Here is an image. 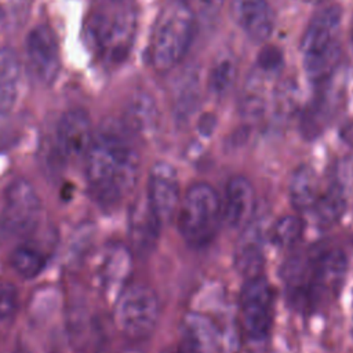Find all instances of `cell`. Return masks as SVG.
I'll return each mask as SVG.
<instances>
[{
    "label": "cell",
    "instance_id": "6da1fadb",
    "mask_svg": "<svg viewBox=\"0 0 353 353\" xmlns=\"http://www.w3.org/2000/svg\"><path fill=\"white\" fill-rule=\"evenodd\" d=\"M346 269L345 252L330 244H316L292 254L281 270L288 302L302 313L323 307L339 291Z\"/></svg>",
    "mask_w": 353,
    "mask_h": 353
},
{
    "label": "cell",
    "instance_id": "7a4b0ae2",
    "mask_svg": "<svg viewBox=\"0 0 353 353\" xmlns=\"http://www.w3.org/2000/svg\"><path fill=\"white\" fill-rule=\"evenodd\" d=\"M141 157L131 139L116 130L94 134L85 154L87 182L92 197L103 207H114L137 186Z\"/></svg>",
    "mask_w": 353,
    "mask_h": 353
},
{
    "label": "cell",
    "instance_id": "3957f363",
    "mask_svg": "<svg viewBox=\"0 0 353 353\" xmlns=\"http://www.w3.org/2000/svg\"><path fill=\"white\" fill-rule=\"evenodd\" d=\"M196 33V11L185 0L165 4L152 29L148 59L153 70L167 73L188 54Z\"/></svg>",
    "mask_w": 353,
    "mask_h": 353
},
{
    "label": "cell",
    "instance_id": "277c9868",
    "mask_svg": "<svg viewBox=\"0 0 353 353\" xmlns=\"http://www.w3.org/2000/svg\"><path fill=\"white\" fill-rule=\"evenodd\" d=\"M342 8L331 4L317 11L309 21L302 40L301 54L303 70L313 84H323L330 80L341 61V32Z\"/></svg>",
    "mask_w": 353,
    "mask_h": 353
},
{
    "label": "cell",
    "instance_id": "5b68a950",
    "mask_svg": "<svg viewBox=\"0 0 353 353\" xmlns=\"http://www.w3.org/2000/svg\"><path fill=\"white\" fill-rule=\"evenodd\" d=\"M137 28V10L128 0H109L101 4L88 23L90 37L98 57L112 66L128 58Z\"/></svg>",
    "mask_w": 353,
    "mask_h": 353
},
{
    "label": "cell",
    "instance_id": "8992f818",
    "mask_svg": "<svg viewBox=\"0 0 353 353\" xmlns=\"http://www.w3.org/2000/svg\"><path fill=\"white\" fill-rule=\"evenodd\" d=\"M222 221V200L207 182L188 188L178 205V230L193 248L210 244Z\"/></svg>",
    "mask_w": 353,
    "mask_h": 353
},
{
    "label": "cell",
    "instance_id": "52a82bcc",
    "mask_svg": "<svg viewBox=\"0 0 353 353\" xmlns=\"http://www.w3.org/2000/svg\"><path fill=\"white\" fill-rule=\"evenodd\" d=\"M41 200L25 178L11 179L0 194V239H26L39 226Z\"/></svg>",
    "mask_w": 353,
    "mask_h": 353
},
{
    "label": "cell",
    "instance_id": "ba28073f",
    "mask_svg": "<svg viewBox=\"0 0 353 353\" xmlns=\"http://www.w3.org/2000/svg\"><path fill=\"white\" fill-rule=\"evenodd\" d=\"M160 317V302L156 292L145 284L125 285L114 299L113 321L127 338H149Z\"/></svg>",
    "mask_w": 353,
    "mask_h": 353
},
{
    "label": "cell",
    "instance_id": "9c48e42d",
    "mask_svg": "<svg viewBox=\"0 0 353 353\" xmlns=\"http://www.w3.org/2000/svg\"><path fill=\"white\" fill-rule=\"evenodd\" d=\"M274 294L265 276L245 279L239 298V321L252 342L265 341L272 330Z\"/></svg>",
    "mask_w": 353,
    "mask_h": 353
},
{
    "label": "cell",
    "instance_id": "30bf717a",
    "mask_svg": "<svg viewBox=\"0 0 353 353\" xmlns=\"http://www.w3.org/2000/svg\"><path fill=\"white\" fill-rule=\"evenodd\" d=\"M352 179V164L349 160H343L335 165L327 181H323L319 197L309 212L317 226L331 228L343 216L349 205Z\"/></svg>",
    "mask_w": 353,
    "mask_h": 353
},
{
    "label": "cell",
    "instance_id": "8fae6325",
    "mask_svg": "<svg viewBox=\"0 0 353 353\" xmlns=\"http://www.w3.org/2000/svg\"><path fill=\"white\" fill-rule=\"evenodd\" d=\"M25 51L34 77L43 84H51L61 68L59 46L54 30L44 23L34 26L28 33Z\"/></svg>",
    "mask_w": 353,
    "mask_h": 353
},
{
    "label": "cell",
    "instance_id": "7c38bea8",
    "mask_svg": "<svg viewBox=\"0 0 353 353\" xmlns=\"http://www.w3.org/2000/svg\"><path fill=\"white\" fill-rule=\"evenodd\" d=\"M90 116L83 109H70L58 120L55 128V153L61 160L85 157L92 142Z\"/></svg>",
    "mask_w": 353,
    "mask_h": 353
},
{
    "label": "cell",
    "instance_id": "4fadbf2b",
    "mask_svg": "<svg viewBox=\"0 0 353 353\" xmlns=\"http://www.w3.org/2000/svg\"><path fill=\"white\" fill-rule=\"evenodd\" d=\"M131 251L123 244H109L98 254L94 266L97 288L106 296L116 299L127 285L131 273Z\"/></svg>",
    "mask_w": 353,
    "mask_h": 353
},
{
    "label": "cell",
    "instance_id": "5bb4252c",
    "mask_svg": "<svg viewBox=\"0 0 353 353\" xmlns=\"http://www.w3.org/2000/svg\"><path fill=\"white\" fill-rule=\"evenodd\" d=\"M145 194L161 222L170 221L181 201L179 181L174 165L167 161H156L149 171Z\"/></svg>",
    "mask_w": 353,
    "mask_h": 353
},
{
    "label": "cell",
    "instance_id": "9a60e30c",
    "mask_svg": "<svg viewBox=\"0 0 353 353\" xmlns=\"http://www.w3.org/2000/svg\"><path fill=\"white\" fill-rule=\"evenodd\" d=\"M161 219L152 208L146 194L134 199L128 210V240L131 250L139 256H148L159 243Z\"/></svg>",
    "mask_w": 353,
    "mask_h": 353
},
{
    "label": "cell",
    "instance_id": "2e32d148",
    "mask_svg": "<svg viewBox=\"0 0 353 353\" xmlns=\"http://www.w3.org/2000/svg\"><path fill=\"white\" fill-rule=\"evenodd\" d=\"M335 74L320 84V91L305 108L301 117V131L306 139H314L330 125L339 110L343 94Z\"/></svg>",
    "mask_w": 353,
    "mask_h": 353
},
{
    "label": "cell",
    "instance_id": "e0dca14e",
    "mask_svg": "<svg viewBox=\"0 0 353 353\" xmlns=\"http://www.w3.org/2000/svg\"><path fill=\"white\" fill-rule=\"evenodd\" d=\"M265 221L254 215L241 229L234 247V266L243 277L250 279L261 274L265 262Z\"/></svg>",
    "mask_w": 353,
    "mask_h": 353
},
{
    "label": "cell",
    "instance_id": "ac0fdd59",
    "mask_svg": "<svg viewBox=\"0 0 353 353\" xmlns=\"http://www.w3.org/2000/svg\"><path fill=\"white\" fill-rule=\"evenodd\" d=\"M255 214V190L248 178L232 176L225 186L222 219L232 229H243Z\"/></svg>",
    "mask_w": 353,
    "mask_h": 353
},
{
    "label": "cell",
    "instance_id": "d6986e66",
    "mask_svg": "<svg viewBox=\"0 0 353 353\" xmlns=\"http://www.w3.org/2000/svg\"><path fill=\"white\" fill-rule=\"evenodd\" d=\"M221 335L215 323L200 313H188L179 325L178 353H216Z\"/></svg>",
    "mask_w": 353,
    "mask_h": 353
},
{
    "label": "cell",
    "instance_id": "ffe728a7",
    "mask_svg": "<svg viewBox=\"0 0 353 353\" xmlns=\"http://www.w3.org/2000/svg\"><path fill=\"white\" fill-rule=\"evenodd\" d=\"M232 14L236 23L252 41L262 43L270 37L274 17L266 0H233Z\"/></svg>",
    "mask_w": 353,
    "mask_h": 353
},
{
    "label": "cell",
    "instance_id": "44dd1931",
    "mask_svg": "<svg viewBox=\"0 0 353 353\" xmlns=\"http://www.w3.org/2000/svg\"><path fill=\"white\" fill-rule=\"evenodd\" d=\"M159 109L154 99L146 92L135 94L125 110L127 127L142 138H152L159 128Z\"/></svg>",
    "mask_w": 353,
    "mask_h": 353
},
{
    "label": "cell",
    "instance_id": "7402d4cb",
    "mask_svg": "<svg viewBox=\"0 0 353 353\" xmlns=\"http://www.w3.org/2000/svg\"><path fill=\"white\" fill-rule=\"evenodd\" d=\"M323 181L306 164L296 167L290 181V200L292 207L302 214H309L319 197Z\"/></svg>",
    "mask_w": 353,
    "mask_h": 353
},
{
    "label": "cell",
    "instance_id": "603a6c76",
    "mask_svg": "<svg viewBox=\"0 0 353 353\" xmlns=\"http://www.w3.org/2000/svg\"><path fill=\"white\" fill-rule=\"evenodd\" d=\"M21 63L17 52L10 47L0 48V114L14 110L19 92Z\"/></svg>",
    "mask_w": 353,
    "mask_h": 353
},
{
    "label": "cell",
    "instance_id": "cb8c5ba5",
    "mask_svg": "<svg viewBox=\"0 0 353 353\" xmlns=\"http://www.w3.org/2000/svg\"><path fill=\"white\" fill-rule=\"evenodd\" d=\"M48 259L50 254L43 244L26 239L12 250L10 265L19 277L30 280L37 277L46 269Z\"/></svg>",
    "mask_w": 353,
    "mask_h": 353
},
{
    "label": "cell",
    "instance_id": "d4e9b609",
    "mask_svg": "<svg viewBox=\"0 0 353 353\" xmlns=\"http://www.w3.org/2000/svg\"><path fill=\"white\" fill-rule=\"evenodd\" d=\"M237 77V63L229 54L219 55L212 63L207 74V90L212 97H223L228 94Z\"/></svg>",
    "mask_w": 353,
    "mask_h": 353
},
{
    "label": "cell",
    "instance_id": "484cf974",
    "mask_svg": "<svg viewBox=\"0 0 353 353\" xmlns=\"http://www.w3.org/2000/svg\"><path fill=\"white\" fill-rule=\"evenodd\" d=\"M90 312L85 303L79 299L69 303L66 310V332L73 346L81 347L85 345L90 335Z\"/></svg>",
    "mask_w": 353,
    "mask_h": 353
},
{
    "label": "cell",
    "instance_id": "4316f807",
    "mask_svg": "<svg viewBox=\"0 0 353 353\" xmlns=\"http://www.w3.org/2000/svg\"><path fill=\"white\" fill-rule=\"evenodd\" d=\"M302 232H303V222L299 216L284 215L273 223L270 229V237L273 244H276L280 248H287V247H292L299 241Z\"/></svg>",
    "mask_w": 353,
    "mask_h": 353
},
{
    "label": "cell",
    "instance_id": "83f0119b",
    "mask_svg": "<svg viewBox=\"0 0 353 353\" xmlns=\"http://www.w3.org/2000/svg\"><path fill=\"white\" fill-rule=\"evenodd\" d=\"M94 243V225L91 223H84L80 225L76 232L72 234L70 241L68 244V251H66V262L72 266H79L90 248L92 247Z\"/></svg>",
    "mask_w": 353,
    "mask_h": 353
},
{
    "label": "cell",
    "instance_id": "f1b7e54d",
    "mask_svg": "<svg viewBox=\"0 0 353 353\" xmlns=\"http://www.w3.org/2000/svg\"><path fill=\"white\" fill-rule=\"evenodd\" d=\"M255 68L269 77H273L281 72L283 68V52L276 46H265L258 54Z\"/></svg>",
    "mask_w": 353,
    "mask_h": 353
},
{
    "label": "cell",
    "instance_id": "f546056e",
    "mask_svg": "<svg viewBox=\"0 0 353 353\" xmlns=\"http://www.w3.org/2000/svg\"><path fill=\"white\" fill-rule=\"evenodd\" d=\"M19 305V291L10 281L0 283V321H10Z\"/></svg>",
    "mask_w": 353,
    "mask_h": 353
},
{
    "label": "cell",
    "instance_id": "4dcf8cb0",
    "mask_svg": "<svg viewBox=\"0 0 353 353\" xmlns=\"http://www.w3.org/2000/svg\"><path fill=\"white\" fill-rule=\"evenodd\" d=\"M186 3L190 4V7L196 11L200 10L203 12H214L216 11L221 4L223 3V0H185Z\"/></svg>",
    "mask_w": 353,
    "mask_h": 353
},
{
    "label": "cell",
    "instance_id": "1f68e13d",
    "mask_svg": "<svg viewBox=\"0 0 353 353\" xmlns=\"http://www.w3.org/2000/svg\"><path fill=\"white\" fill-rule=\"evenodd\" d=\"M215 127V117L212 114H204L199 121V130L203 135H210Z\"/></svg>",
    "mask_w": 353,
    "mask_h": 353
},
{
    "label": "cell",
    "instance_id": "d6a6232c",
    "mask_svg": "<svg viewBox=\"0 0 353 353\" xmlns=\"http://www.w3.org/2000/svg\"><path fill=\"white\" fill-rule=\"evenodd\" d=\"M341 137H342L349 145H353V123L346 124V125L341 130Z\"/></svg>",
    "mask_w": 353,
    "mask_h": 353
},
{
    "label": "cell",
    "instance_id": "836d02e7",
    "mask_svg": "<svg viewBox=\"0 0 353 353\" xmlns=\"http://www.w3.org/2000/svg\"><path fill=\"white\" fill-rule=\"evenodd\" d=\"M14 353H30L26 347H23V346H19V347H17L15 349V352Z\"/></svg>",
    "mask_w": 353,
    "mask_h": 353
},
{
    "label": "cell",
    "instance_id": "e575fe53",
    "mask_svg": "<svg viewBox=\"0 0 353 353\" xmlns=\"http://www.w3.org/2000/svg\"><path fill=\"white\" fill-rule=\"evenodd\" d=\"M161 353H178V350H176V347L174 349V347H167V349H164Z\"/></svg>",
    "mask_w": 353,
    "mask_h": 353
},
{
    "label": "cell",
    "instance_id": "d590c367",
    "mask_svg": "<svg viewBox=\"0 0 353 353\" xmlns=\"http://www.w3.org/2000/svg\"><path fill=\"white\" fill-rule=\"evenodd\" d=\"M350 40H352V46H353V21H352V28H350Z\"/></svg>",
    "mask_w": 353,
    "mask_h": 353
},
{
    "label": "cell",
    "instance_id": "8d00e7d4",
    "mask_svg": "<svg viewBox=\"0 0 353 353\" xmlns=\"http://www.w3.org/2000/svg\"><path fill=\"white\" fill-rule=\"evenodd\" d=\"M123 353H141V352H137V350H125Z\"/></svg>",
    "mask_w": 353,
    "mask_h": 353
}]
</instances>
